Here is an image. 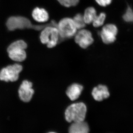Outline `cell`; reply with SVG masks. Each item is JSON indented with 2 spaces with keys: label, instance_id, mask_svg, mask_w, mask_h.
Instances as JSON below:
<instances>
[{
  "label": "cell",
  "instance_id": "7c38bea8",
  "mask_svg": "<svg viewBox=\"0 0 133 133\" xmlns=\"http://www.w3.org/2000/svg\"><path fill=\"white\" fill-rule=\"evenodd\" d=\"M88 124L84 121L72 122L69 129V133H89Z\"/></svg>",
  "mask_w": 133,
  "mask_h": 133
},
{
  "label": "cell",
  "instance_id": "4fadbf2b",
  "mask_svg": "<svg viewBox=\"0 0 133 133\" xmlns=\"http://www.w3.org/2000/svg\"><path fill=\"white\" fill-rule=\"evenodd\" d=\"M33 19L39 23H44L49 19V14L45 9L37 7L34 9L32 13Z\"/></svg>",
  "mask_w": 133,
  "mask_h": 133
},
{
  "label": "cell",
  "instance_id": "5b68a950",
  "mask_svg": "<svg viewBox=\"0 0 133 133\" xmlns=\"http://www.w3.org/2000/svg\"><path fill=\"white\" fill-rule=\"evenodd\" d=\"M23 69L22 66L18 64L8 65L0 71V80L8 82H14L19 77V74Z\"/></svg>",
  "mask_w": 133,
  "mask_h": 133
},
{
  "label": "cell",
  "instance_id": "7a4b0ae2",
  "mask_svg": "<svg viewBox=\"0 0 133 133\" xmlns=\"http://www.w3.org/2000/svg\"><path fill=\"white\" fill-rule=\"evenodd\" d=\"M57 24L54 21L52 24L42 30L40 36L41 42L46 44L48 48L55 47L59 42L60 36L57 28Z\"/></svg>",
  "mask_w": 133,
  "mask_h": 133
},
{
  "label": "cell",
  "instance_id": "52a82bcc",
  "mask_svg": "<svg viewBox=\"0 0 133 133\" xmlns=\"http://www.w3.org/2000/svg\"><path fill=\"white\" fill-rule=\"evenodd\" d=\"M118 33V29L115 24H107L102 28L100 36L104 43L110 44L116 41Z\"/></svg>",
  "mask_w": 133,
  "mask_h": 133
},
{
  "label": "cell",
  "instance_id": "8992f818",
  "mask_svg": "<svg viewBox=\"0 0 133 133\" xmlns=\"http://www.w3.org/2000/svg\"><path fill=\"white\" fill-rule=\"evenodd\" d=\"M75 42L82 49H85L91 45L94 42L92 34L87 29L79 30L74 37Z\"/></svg>",
  "mask_w": 133,
  "mask_h": 133
},
{
  "label": "cell",
  "instance_id": "ac0fdd59",
  "mask_svg": "<svg viewBox=\"0 0 133 133\" xmlns=\"http://www.w3.org/2000/svg\"><path fill=\"white\" fill-rule=\"evenodd\" d=\"M122 17L124 21L127 22H133V10L129 5Z\"/></svg>",
  "mask_w": 133,
  "mask_h": 133
},
{
  "label": "cell",
  "instance_id": "6da1fadb",
  "mask_svg": "<svg viewBox=\"0 0 133 133\" xmlns=\"http://www.w3.org/2000/svg\"><path fill=\"white\" fill-rule=\"evenodd\" d=\"M52 23L43 25H33L29 19L21 16H14L10 17L7 21L6 25L9 30L13 31L16 29H33L36 30H42L46 26Z\"/></svg>",
  "mask_w": 133,
  "mask_h": 133
},
{
  "label": "cell",
  "instance_id": "ffe728a7",
  "mask_svg": "<svg viewBox=\"0 0 133 133\" xmlns=\"http://www.w3.org/2000/svg\"><path fill=\"white\" fill-rule=\"evenodd\" d=\"M95 1L99 6L102 7H105L110 5L111 3L112 0H95Z\"/></svg>",
  "mask_w": 133,
  "mask_h": 133
},
{
  "label": "cell",
  "instance_id": "ba28073f",
  "mask_svg": "<svg viewBox=\"0 0 133 133\" xmlns=\"http://www.w3.org/2000/svg\"><path fill=\"white\" fill-rule=\"evenodd\" d=\"M31 82L24 80L20 86L19 90V97L24 102H29L31 100L34 93Z\"/></svg>",
  "mask_w": 133,
  "mask_h": 133
},
{
  "label": "cell",
  "instance_id": "9c48e42d",
  "mask_svg": "<svg viewBox=\"0 0 133 133\" xmlns=\"http://www.w3.org/2000/svg\"><path fill=\"white\" fill-rule=\"evenodd\" d=\"M92 95L95 100L101 101L109 97L110 93L106 86L101 84L94 88Z\"/></svg>",
  "mask_w": 133,
  "mask_h": 133
},
{
  "label": "cell",
  "instance_id": "2e32d148",
  "mask_svg": "<svg viewBox=\"0 0 133 133\" xmlns=\"http://www.w3.org/2000/svg\"><path fill=\"white\" fill-rule=\"evenodd\" d=\"M106 17V15L104 13H101L97 16L94 21L92 22L93 26L95 28H98L102 26L104 23Z\"/></svg>",
  "mask_w": 133,
  "mask_h": 133
},
{
  "label": "cell",
  "instance_id": "8fae6325",
  "mask_svg": "<svg viewBox=\"0 0 133 133\" xmlns=\"http://www.w3.org/2000/svg\"><path fill=\"white\" fill-rule=\"evenodd\" d=\"M83 89V87L79 84H72L67 88L66 92V95L71 100H76L81 95Z\"/></svg>",
  "mask_w": 133,
  "mask_h": 133
},
{
  "label": "cell",
  "instance_id": "5bb4252c",
  "mask_svg": "<svg viewBox=\"0 0 133 133\" xmlns=\"http://www.w3.org/2000/svg\"><path fill=\"white\" fill-rule=\"evenodd\" d=\"M97 16V12L94 8L90 7L87 8L85 10L83 15L86 24H90L92 23Z\"/></svg>",
  "mask_w": 133,
  "mask_h": 133
},
{
  "label": "cell",
  "instance_id": "277c9868",
  "mask_svg": "<svg viewBox=\"0 0 133 133\" xmlns=\"http://www.w3.org/2000/svg\"><path fill=\"white\" fill-rule=\"evenodd\" d=\"M57 28L60 38L66 39L75 36L77 29L73 19L69 17L63 18L57 23Z\"/></svg>",
  "mask_w": 133,
  "mask_h": 133
},
{
  "label": "cell",
  "instance_id": "e0dca14e",
  "mask_svg": "<svg viewBox=\"0 0 133 133\" xmlns=\"http://www.w3.org/2000/svg\"><path fill=\"white\" fill-rule=\"evenodd\" d=\"M62 6L66 8L71 7L77 6L79 0H57Z\"/></svg>",
  "mask_w": 133,
  "mask_h": 133
},
{
  "label": "cell",
  "instance_id": "30bf717a",
  "mask_svg": "<svg viewBox=\"0 0 133 133\" xmlns=\"http://www.w3.org/2000/svg\"><path fill=\"white\" fill-rule=\"evenodd\" d=\"M9 56L10 59L17 62L24 61L26 58V53L25 50L21 48L7 49Z\"/></svg>",
  "mask_w": 133,
  "mask_h": 133
},
{
  "label": "cell",
  "instance_id": "3957f363",
  "mask_svg": "<svg viewBox=\"0 0 133 133\" xmlns=\"http://www.w3.org/2000/svg\"><path fill=\"white\" fill-rule=\"evenodd\" d=\"M87 108L83 102H78L70 105L65 112L66 121L69 123L84 121Z\"/></svg>",
  "mask_w": 133,
  "mask_h": 133
},
{
  "label": "cell",
  "instance_id": "44dd1931",
  "mask_svg": "<svg viewBox=\"0 0 133 133\" xmlns=\"http://www.w3.org/2000/svg\"><path fill=\"white\" fill-rule=\"evenodd\" d=\"M48 133H56L55 132H49Z\"/></svg>",
  "mask_w": 133,
  "mask_h": 133
},
{
  "label": "cell",
  "instance_id": "d6986e66",
  "mask_svg": "<svg viewBox=\"0 0 133 133\" xmlns=\"http://www.w3.org/2000/svg\"><path fill=\"white\" fill-rule=\"evenodd\" d=\"M27 48V44L23 40H19L12 43L9 45L8 49L13 48H21L25 50Z\"/></svg>",
  "mask_w": 133,
  "mask_h": 133
},
{
  "label": "cell",
  "instance_id": "9a60e30c",
  "mask_svg": "<svg viewBox=\"0 0 133 133\" xmlns=\"http://www.w3.org/2000/svg\"><path fill=\"white\" fill-rule=\"evenodd\" d=\"M77 29L81 30L84 29L86 26L83 15L78 14L74 16L73 19Z\"/></svg>",
  "mask_w": 133,
  "mask_h": 133
}]
</instances>
